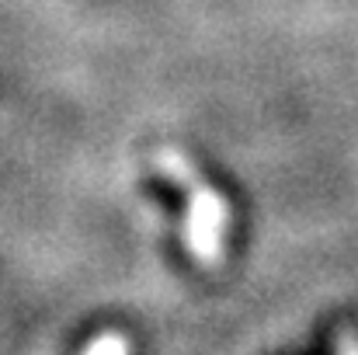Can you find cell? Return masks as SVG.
Instances as JSON below:
<instances>
[{
	"instance_id": "obj_1",
	"label": "cell",
	"mask_w": 358,
	"mask_h": 355,
	"mask_svg": "<svg viewBox=\"0 0 358 355\" xmlns=\"http://www.w3.org/2000/svg\"><path fill=\"white\" fill-rule=\"evenodd\" d=\"M157 167L188 192L185 240H188L192 254L202 265H216L223 258V237H227V223H230V209H227L223 195L216 188H209L202 181V174L192 167V160L174 146L157 150Z\"/></svg>"
},
{
	"instance_id": "obj_2",
	"label": "cell",
	"mask_w": 358,
	"mask_h": 355,
	"mask_svg": "<svg viewBox=\"0 0 358 355\" xmlns=\"http://www.w3.org/2000/svg\"><path fill=\"white\" fill-rule=\"evenodd\" d=\"M84 355H129V345H125V338H119V335H105Z\"/></svg>"
},
{
	"instance_id": "obj_3",
	"label": "cell",
	"mask_w": 358,
	"mask_h": 355,
	"mask_svg": "<svg viewBox=\"0 0 358 355\" xmlns=\"http://www.w3.org/2000/svg\"><path fill=\"white\" fill-rule=\"evenodd\" d=\"M341 355H358V342H355V338H345V342H341Z\"/></svg>"
}]
</instances>
